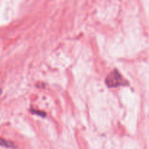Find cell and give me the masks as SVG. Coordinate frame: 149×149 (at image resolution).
Returning a JSON list of instances; mask_svg holds the SVG:
<instances>
[{
    "label": "cell",
    "mask_w": 149,
    "mask_h": 149,
    "mask_svg": "<svg viewBox=\"0 0 149 149\" xmlns=\"http://www.w3.org/2000/svg\"><path fill=\"white\" fill-rule=\"evenodd\" d=\"M106 84L109 88H116L119 87H125L129 84L128 81H127L122 74L119 73L117 69H113L110 74H108L105 79Z\"/></svg>",
    "instance_id": "6da1fadb"
},
{
    "label": "cell",
    "mask_w": 149,
    "mask_h": 149,
    "mask_svg": "<svg viewBox=\"0 0 149 149\" xmlns=\"http://www.w3.org/2000/svg\"><path fill=\"white\" fill-rule=\"evenodd\" d=\"M0 146L6 147V148H15V144L11 141L0 138Z\"/></svg>",
    "instance_id": "7a4b0ae2"
},
{
    "label": "cell",
    "mask_w": 149,
    "mask_h": 149,
    "mask_svg": "<svg viewBox=\"0 0 149 149\" xmlns=\"http://www.w3.org/2000/svg\"><path fill=\"white\" fill-rule=\"evenodd\" d=\"M31 112H32L33 113H35V114H37L38 116H40L42 117H45L46 116V113L43 111H40L35 110V109H31Z\"/></svg>",
    "instance_id": "3957f363"
},
{
    "label": "cell",
    "mask_w": 149,
    "mask_h": 149,
    "mask_svg": "<svg viewBox=\"0 0 149 149\" xmlns=\"http://www.w3.org/2000/svg\"><path fill=\"white\" fill-rule=\"evenodd\" d=\"M1 90H0V95H1Z\"/></svg>",
    "instance_id": "277c9868"
}]
</instances>
